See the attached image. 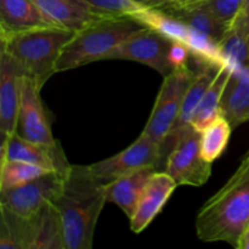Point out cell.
I'll return each instance as SVG.
<instances>
[{
    "label": "cell",
    "instance_id": "cell-1",
    "mask_svg": "<svg viewBox=\"0 0 249 249\" xmlns=\"http://www.w3.org/2000/svg\"><path fill=\"white\" fill-rule=\"evenodd\" d=\"M106 203L105 186L95 179L89 165L71 164L62 191L53 201L62 224L65 249H91Z\"/></svg>",
    "mask_w": 249,
    "mask_h": 249
},
{
    "label": "cell",
    "instance_id": "cell-2",
    "mask_svg": "<svg viewBox=\"0 0 249 249\" xmlns=\"http://www.w3.org/2000/svg\"><path fill=\"white\" fill-rule=\"evenodd\" d=\"M248 225L249 174L235 172L202 207L195 228L203 242H226L237 248Z\"/></svg>",
    "mask_w": 249,
    "mask_h": 249
},
{
    "label": "cell",
    "instance_id": "cell-3",
    "mask_svg": "<svg viewBox=\"0 0 249 249\" xmlns=\"http://www.w3.org/2000/svg\"><path fill=\"white\" fill-rule=\"evenodd\" d=\"M145 28L147 26L143 22L131 16L104 17L88 24L75 32L65 46L56 65V73L107 60L112 50Z\"/></svg>",
    "mask_w": 249,
    "mask_h": 249
},
{
    "label": "cell",
    "instance_id": "cell-4",
    "mask_svg": "<svg viewBox=\"0 0 249 249\" xmlns=\"http://www.w3.org/2000/svg\"><path fill=\"white\" fill-rule=\"evenodd\" d=\"M74 33L55 26L40 27L0 38L1 50L41 89L56 73L58 58Z\"/></svg>",
    "mask_w": 249,
    "mask_h": 249
},
{
    "label": "cell",
    "instance_id": "cell-5",
    "mask_svg": "<svg viewBox=\"0 0 249 249\" xmlns=\"http://www.w3.org/2000/svg\"><path fill=\"white\" fill-rule=\"evenodd\" d=\"M0 212L1 249H65L62 224L53 203L28 219L19 218L4 208Z\"/></svg>",
    "mask_w": 249,
    "mask_h": 249
},
{
    "label": "cell",
    "instance_id": "cell-6",
    "mask_svg": "<svg viewBox=\"0 0 249 249\" xmlns=\"http://www.w3.org/2000/svg\"><path fill=\"white\" fill-rule=\"evenodd\" d=\"M195 77L196 72L190 70L187 66L175 68L164 75L151 116L142 131L143 135L158 143L162 150L163 143L179 117L186 92Z\"/></svg>",
    "mask_w": 249,
    "mask_h": 249
},
{
    "label": "cell",
    "instance_id": "cell-7",
    "mask_svg": "<svg viewBox=\"0 0 249 249\" xmlns=\"http://www.w3.org/2000/svg\"><path fill=\"white\" fill-rule=\"evenodd\" d=\"M65 178L66 173L48 172L26 184L0 191V208L19 218H32L53 203L62 191Z\"/></svg>",
    "mask_w": 249,
    "mask_h": 249
},
{
    "label": "cell",
    "instance_id": "cell-8",
    "mask_svg": "<svg viewBox=\"0 0 249 249\" xmlns=\"http://www.w3.org/2000/svg\"><path fill=\"white\" fill-rule=\"evenodd\" d=\"M165 172L178 186H202L212 174V163L201 153V133L192 126L185 130L173 150L168 153Z\"/></svg>",
    "mask_w": 249,
    "mask_h": 249
},
{
    "label": "cell",
    "instance_id": "cell-9",
    "mask_svg": "<svg viewBox=\"0 0 249 249\" xmlns=\"http://www.w3.org/2000/svg\"><path fill=\"white\" fill-rule=\"evenodd\" d=\"M163 158L162 147L141 134L128 148L107 160L90 164L89 169L100 184L107 185L142 168H157Z\"/></svg>",
    "mask_w": 249,
    "mask_h": 249
},
{
    "label": "cell",
    "instance_id": "cell-10",
    "mask_svg": "<svg viewBox=\"0 0 249 249\" xmlns=\"http://www.w3.org/2000/svg\"><path fill=\"white\" fill-rule=\"evenodd\" d=\"M173 39L162 32L147 27L134 34L117 46L107 60H128L142 63L167 75L173 71L169 62V51Z\"/></svg>",
    "mask_w": 249,
    "mask_h": 249
},
{
    "label": "cell",
    "instance_id": "cell-11",
    "mask_svg": "<svg viewBox=\"0 0 249 249\" xmlns=\"http://www.w3.org/2000/svg\"><path fill=\"white\" fill-rule=\"evenodd\" d=\"M40 90L31 78L23 75L16 134L33 142L57 146L60 142L51 133L50 122L40 99Z\"/></svg>",
    "mask_w": 249,
    "mask_h": 249
},
{
    "label": "cell",
    "instance_id": "cell-12",
    "mask_svg": "<svg viewBox=\"0 0 249 249\" xmlns=\"http://www.w3.org/2000/svg\"><path fill=\"white\" fill-rule=\"evenodd\" d=\"M23 72L9 53H0V134L1 143L17 133Z\"/></svg>",
    "mask_w": 249,
    "mask_h": 249
},
{
    "label": "cell",
    "instance_id": "cell-13",
    "mask_svg": "<svg viewBox=\"0 0 249 249\" xmlns=\"http://www.w3.org/2000/svg\"><path fill=\"white\" fill-rule=\"evenodd\" d=\"M5 160L31 163L50 172L67 173L71 167L60 143L57 146L41 145L27 140L18 134H14L1 143L0 160Z\"/></svg>",
    "mask_w": 249,
    "mask_h": 249
},
{
    "label": "cell",
    "instance_id": "cell-14",
    "mask_svg": "<svg viewBox=\"0 0 249 249\" xmlns=\"http://www.w3.org/2000/svg\"><path fill=\"white\" fill-rule=\"evenodd\" d=\"M178 184L167 172H156L151 177L140 197L135 213L130 220V229L134 233H140L152 223L168 199L175 191Z\"/></svg>",
    "mask_w": 249,
    "mask_h": 249
},
{
    "label": "cell",
    "instance_id": "cell-15",
    "mask_svg": "<svg viewBox=\"0 0 249 249\" xmlns=\"http://www.w3.org/2000/svg\"><path fill=\"white\" fill-rule=\"evenodd\" d=\"M51 26L78 32L106 16L95 12L83 0H33Z\"/></svg>",
    "mask_w": 249,
    "mask_h": 249
},
{
    "label": "cell",
    "instance_id": "cell-16",
    "mask_svg": "<svg viewBox=\"0 0 249 249\" xmlns=\"http://www.w3.org/2000/svg\"><path fill=\"white\" fill-rule=\"evenodd\" d=\"M48 26L33 0H0V38Z\"/></svg>",
    "mask_w": 249,
    "mask_h": 249
},
{
    "label": "cell",
    "instance_id": "cell-17",
    "mask_svg": "<svg viewBox=\"0 0 249 249\" xmlns=\"http://www.w3.org/2000/svg\"><path fill=\"white\" fill-rule=\"evenodd\" d=\"M156 172H157L156 167L142 168L128 175H124L109 184L104 185L107 202L118 206L130 219L135 213L146 185Z\"/></svg>",
    "mask_w": 249,
    "mask_h": 249
},
{
    "label": "cell",
    "instance_id": "cell-18",
    "mask_svg": "<svg viewBox=\"0 0 249 249\" xmlns=\"http://www.w3.org/2000/svg\"><path fill=\"white\" fill-rule=\"evenodd\" d=\"M220 111L232 128L249 122V67L232 70L221 97Z\"/></svg>",
    "mask_w": 249,
    "mask_h": 249
},
{
    "label": "cell",
    "instance_id": "cell-19",
    "mask_svg": "<svg viewBox=\"0 0 249 249\" xmlns=\"http://www.w3.org/2000/svg\"><path fill=\"white\" fill-rule=\"evenodd\" d=\"M162 11L186 26L195 33L208 38L216 45L225 38L229 32V29L225 28L214 17L204 2L186 7H167L162 9Z\"/></svg>",
    "mask_w": 249,
    "mask_h": 249
},
{
    "label": "cell",
    "instance_id": "cell-20",
    "mask_svg": "<svg viewBox=\"0 0 249 249\" xmlns=\"http://www.w3.org/2000/svg\"><path fill=\"white\" fill-rule=\"evenodd\" d=\"M232 70L233 67L230 63H221L213 83L203 95L197 108L195 109L190 124L198 133H203L211 124H213L219 117H221V97H223L226 84L230 79Z\"/></svg>",
    "mask_w": 249,
    "mask_h": 249
},
{
    "label": "cell",
    "instance_id": "cell-21",
    "mask_svg": "<svg viewBox=\"0 0 249 249\" xmlns=\"http://www.w3.org/2000/svg\"><path fill=\"white\" fill-rule=\"evenodd\" d=\"M231 131L232 125L221 116L201 133V153L207 162L213 163L220 157L230 140Z\"/></svg>",
    "mask_w": 249,
    "mask_h": 249
},
{
    "label": "cell",
    "instance_id": "cell-22",
    "mask_svg": "<svg viewBox=\"0 0 249 249\" xmlns=\"http://www.w3.org/2000/svg\"><path fill=\"white\" fill-rule=\"evenodd\" d=\"M50 172L39 165L19 160H0V191L19 186Z\"/></svg>",
    "mask_w": 249,
    "mask_h": 249
},
{
    "label": "cell",
    "instance_id": "cell-23",
    "mask_svg": "<svg viewBox=\"0 0 249 249\" xmlns=\"http://www.w3.org/2000/svg\"><path fill=\"white\" fill-rule=\"evenodd\" d=\"M219 53L233 68L249 67V48L242 34L232 27L225 38L218 44Z\"/></svg>",
    "mask_w": 249,
    "mask_h": 249
},
{
    "label": "cell",
    "instance_id": "cell-24",
    "mask_svg": "<svg viewBox=\"0 0 249 249\" xmlns=\"http://www.w3.org/2000/svg\"><path fill=\"white\" fill-rule=\"evenodd\" d=\"M95 12L106 17H136L147 9L142 0H83Z\"/></svg>",
    "mask_w": 249,
    "mask_h": 249
},
{
    "label": "cell",
    "instance_id": "cell-25",
    "mask_svg": "<svg viewBox=\"0 0 249 249\" xmlns=\"http://www.w3.org/2000/svg\"><path fill=\"white\" fill-rule=\"evenodd\" d=\"M246 0H204L212 14L230 31L235 24Z\"/></svg>",
    "mask_w": 249,
    "mask_h": 249
},
{
    "label": "cell",
    "instance_id": "cell-26",
    "mask_svg": "<svg viewBox=\"0 0 249 249\" xmlns=\"http://www.w3.org/2000/svg\"><path fill=\"white\" fill-rule=\"evenodd\" d=\"M190 53H191V49L186 43L180 40H173L169 51V62L173 70L187 66L186 61Z\"/></svg>",
    "mask_w": 249,
    "mask_h": 249
},
{
    "label": "cell",
    "instance_id": "cell-27",
    "mask_svg": "<svg viewBox=\"0 0 249 249\" xmlns=\"http://www.w3.org/2000/svg\"><path fill=\"white\" fill-rule=\"evenodd\" d=\"M233 27L242 34V36L246 39L249 48V0H246L245 1V5H243L242 10H241Z\"/></svg>",
    "mask_w": 249,
    "mask_h": 249
},
{
    "label": "cell",
    "instance_id": "cell-28",
    "mask_svg": "<svg viewBox=\"0 0 249 249\" xmlns=\"http://www.w3.org/2000/svg\"><path fill=\"white\" fill-rule=\"evenodd\" d=\"M175 0H143V4L147 7H151V9H164L165 6L170 5L172 2H174Z\"/></svg>",
    "mask_w": 249,
    "mask_h": 249
},
{
    "label": "cell",
    "instance_id": "cell-29",
    "mask_svg": "<svg viewBox=\"0 0 249 249\" xmlns=\"http://www.w3.org/2000/svg\"><path fill=\"white\" fill-rule=\"evenodd\" d=\"M204 0H175L174 2H172L170 5L165 6L164 9L167 7H186V6H192V5H197L199 2H203ZM162 10V9H160Z\"/></svg>",
    "mask_w": 249,
    "mask_h": 249
},
{
    "label": "cell",
    "instance_id": "cell-30",
    "mask_svg": "<svg viewBox=\"0 0 249 249\" xmlns=\"http://www.w3.org/2000/svg\"><path fill=\"white\" fill-rule=\"evenodd\" d=\"M236 173H240V174H249V151L246 153L245 157L242 158L240 167L237 168Z\"/></svg>",
    "mask_w": 249,
    "mask_h": 249
},
{
    "label": "cell",
    "instance_id": "cell-31",
    "mask_svg": "<svg viewBox=\"0 0 249 249\" xmlns=\"http://www.w3.org/2000/svg\"><path fill=\"white\" fill-rule=\"evenodd\" d=\"M237 249H249V225L246 230V232L243 233V236L241 237L240 242H238Z\"/></svg>",
    "mask_w": 249,
    "mask_h": 249
}]
</instances>
